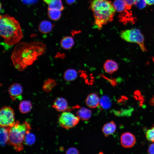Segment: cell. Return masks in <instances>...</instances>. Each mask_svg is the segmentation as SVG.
Wrapping results in <instances>:
<instances>
[{"label":"cell","instance_id":"obj_1","mask_svg":"<svg viewBox=\"0 0 154 154\" xmlns=\"http://www.w3.org/2000/svg\"><path fill=\"white\" fill-rule=\"evenodd\" d=\"M46 50V45L41 42H19L12 51L11 58L14 67L23 71L43 55Z\"/></svg>","mask_w":154,"mask_h":154},{"label":"cell","instance_id":"obj_2","mask_svg":"<svg viewBox=\"0 0 154 154\" xmlns=\"http://www.w3.org/2000/svg\"><path fill=\"white\" fill-rule=\"evenodd\" d=\"M0 34L4 43L9 46L19 42L23 36L19 22L7 14L0 15Z\"/></svg>","mask_w":154,"mask_h":154},{"label":"cell","instance_id":"obj_3","mask_svg":"<svg viewBox=\"0 0 154 154\" xmlns=\"http://www.w3.org/2000/svg\"><path fill=\"white\" fill-rule=\"evenodd\" d=\"M93 13L95 25L100 30L113 21L116 10L113 3L108 0H93L90 5Z\"/></svg>","mask_w":154,"mask_h":154},{"label":"cell","instance_id":"obj_4","mask_svg":"<svg viewBox=\"0 0 154 154\" xmlns=\"http://www.w3.org/2000/svg\"><path fill=\"white\" fill-rule=\"evenodd\" d=\"M31 129L30 124L25 122L20 123L17 121L14 125L10 127L9 131V144L12 146L17 151L23 149V143L27 131Z\"/></svg>","mask_w":154,"mask_h":154},{"label":"cell","instance_id":"obj_5","mask_svg":"<svg viewBox=\"0 0 154 154\" xmlns=\"http://www.w3.org/2000/svg\"><path fill=\"white\" fill-rule=\"evenodd\" d=\"M120 35L123 40L127 42L137 43L142 51H146L144 37L139 29H133L125 30L121 32Z\"/></svg>","mask_w":154,"mask_h":154},{"label":"cell","instance_id":"obj_6","mask_svg":"<svg viewBox=\"0 0 154 154\" xmlns=\"http://www.w3.org/2000/svg\"><path fill=\"white\" fill-rule=\"evenodd\" d=\"M14 112L9 106H4L0 110L1 127H11L15 124Z\"/></svg>","mask_w":154,"mask_h":154},{"label":"cell","instance_id":"obj_7","mask_svg":"<svg viewBox=\"0 0 154 154\" xmlns=\"http://www.w3.org/2000/svg\"><path fill=\"white\" fill-rule=\"evenodd\" d=\"M80 118L73 114L65 112L60 115L58 119L60 125L66 129H69L75 127L79 122Z\"/></svg>","mask_w":154,"mask_h":154},{"label":"cell","instance_id":"obj_8","mask_svg":"<svg viewBox=\"0 0 154 154\" xmlns=\"http://www.w3.org/2000/svg\"><path fill=\"white\" fill-rule=\"evenodd\" d=\"M8 92L11 99L14 101L18 99L21 100L23 93V88L21 85L18 83H14L9 87Z\"/></svg>","mask_w":154,"mask_h":154},{"label":"cell","instance_id":"obj_9","mask_svg":"<svg viewBox=\"0 0 154 154\" xmlns=\"http://www.w3.org/2000/svg\"><path fill=\"white\" fill-rule=\"evenodd\" d=\"M121 145L125 148H130L133 147L136 142V139L132 133L127 132L122 134L120 138Z\"/></svg>","mask_w":154,"mask_h":154},{"label":"cell","instance_id":"obj_10","mask_svg":"<svg viewBox=\"0 0 154 154\" xmlns=\"http://www.w3.org/2000/svg\"><path fill=\"white\" fill-rule=\"evenodd\" d=\"M118 68L117 63L112 59L107 60L103 65V68L105 71L109 74H112L117 71Z\"/></svg>","mask_w":154,"mask_h":154},{"label":"cell","instance_id":"obj_11","mask_svg":"<svg viewBox=\"0 0 154 154\" xmlns=\"http://www.w3.org/2000/svg\"><path fill=\"white\" fill-rule=\"evenodd\" d=\"M100 99L96 93H92L89 94L86 97L85 102L86 105L91 108L96 107L100 104Z\"/></svg>","mask_w":154,"mask_h":154},{"label":"cell","instance_id":"obj_12","mask_svg":"<svg viewBox=\"0 0 154 154\" xmlns=\"http://www.w3.org/2000/svg\"><path fill=\"white\" fill-rule=\"evenodd\" d=\"M52 107L58 111L63 112L67 109L68 103L65 98L62 97H58L54 101Z\"/></svg>","mask_w":154,"mask_h":154},{"label":"cell","instance_id":"obj_13","mask_svg":"<svg viewBox=\"0 0 154 154\" xmlns=\"http://www.w3.org/2000/svg\"><path fill=\"white\" fill-rule=\"evenodd\" d=\"M10 128V127H1L0 143L2 146L9 144Z\"/></svg>","mask_w":154,"mask_h":154},{"label":"cell","instance_id":"obj_14","mask_svg":"<svg viewBox=\"0 0 154 154\" xmlns=\"http://www.w3.org/2000/svg\"><path fill=\"white\" fill-rule=\"evenodd\" d=\"M54 27L53 25L50 21L44 20L41 21L39 24V31L43 34H48L52 30Z\"/></svg>","mask_w":154,"mask_h":154},{"label":"cell","instance_id":"obj_15","mask_svg":"<svg viewBox=\"0 0 154 154\" xmlns=\"http://www.w3.org/2000/svg\"><path fill=\"white\" fill-rule=\"evenodd\" d=\"M74 44V39L70 36H67L64 37L60 42V45L61 47L66 50L71 49Z\"/></svg>","mask_w":154,"mask_h":154},{"label":"cell","instance_id":"obj_16","mask_svg":"<svg viewBox=\"0 0 154 154\" xmlns=\"http://www.w3.org/2000/svg\"><path fill=\"white\" fill-rule=\"evenodd\" d=\"M116 126L114 122L112 121L105 124L103 126L102 131L104 135L107 137L115 132Z\"/></svg>","mask_w":154,"mask_h":154},{"label":"cell","instance_id":"obj_17","mask_svg":"<svg viewBox=\"0 0 154 154\" xmlns=\"http://www.w3.org/2000/svg\"><path fill=\"white\" fill-rule=\"evenodd\" d=\"M76 114L80 119L83 120L87 121L90 118L92 112L89 109L82 107L78 110Z\"/></svg>","mask_w":154,"mask_h":154},{"label":"cell","instance_id":"obj_18","mask_svg":"<svg viewBox=\"0 0 154 154\" xmlns=\"http://www.w3.org/2000/svg\"><path fill=\"white\" fill-rule=\"evenodd\" d=\"M78 76V73L76 71L73 69H68L65 72L64 74V78L65 80L70 82L74 80Z\"/></svg>","mask_w":154,"mask_h":154},{"label":"cell","instance_id":"obj_19","mask_svg":"<svg viewBox=\"0 0 154 154\" xmlns=\"http://www.w3.org/2000/svg\"><path fill=\"white\" fill-rule=\"evenodd\" d=\"M32 107V104L30 101L23 100L19 104V110L21 113L26 114L31 111Z\"/></svg>","mask_w":154,"mask_h":154},{"label":"cell","instance_id":"obj_20","mask_svg":"<svg viewBox=\"0 0 154 154\" xmlns=\"http://www.w3.org/2000/svg\"><path fill=\"white\" fill-rule=\"evenodd\" d=\"M57 84L55 80L51 78H48L44 82L42 86L43 90L45 92H49Z\"/></svg>","mask_w":154,"mask_h":154},{"label":"cell","instance_id":"obj_21","mask_svg":"<svg viewBox=\"0 0 154 154\" xmlns=\"http://www.w3.org/2000/svg\"><path fill=\"white\" fill-rule=\"evenodd\" d=\"M48 5V9H57L61 11L64 9L61 0H50Z\"/></svg>","mask_w":154,"mask_h":154},{"label":"cell","instance_id":"obj_22","mask_svg":"<svg viewBox=\"0 0 154 154\" xmlns=\"http://www.w3.org/2000/svg\"><path fill=\"white\" fill-rule=\"evenodd\" d=\"M61 11L57 9H48V16L50 19L54 21L57 20L61 16Z\"/></svg>","mask_w":154,"mask_h":154},{"label":"cell","instance_id":"obj_23","mask_svg":"<svg viewBox=\"0 0 154 154\" xmlns=\"http://www.w3.org/2000/svg\"><path fill=\"white\" fill-rule=\"evenodd\" d=\"M36 137L35 135L30 132V130H28L25 135L24 143L27 145H33L35 142Z\"/></svg>","mask_w":154,"mask_h":154},{"label":"cell","instance_id":"obj_24","mask_svg":"<svg viewBox=\"0 0 154 154\" xmlns=\"http://www.w3.org/2000/svg\"><path fill=\"white\" fill-rule=\"evenodd\" d=\"M113 5L116 11L119 13L126 8L125 3L123 0H115Z\"/></svg>","mask_w":154,"mask_h":154},{"label":"cell","instance_id":"obj_25","mask_svg":"<svg viewBox=\"0 0 154 154\" xmlns=\"http://www.w3.org/2000/svg\"><path fill=\"white\" fill-rule=\"evenodd\" d=\"M100 104L103 108L108 109L111 105V103L109 98L108 96H104L102 97L100 99Z\"/></svg>","mask_w":154,"mask_h":154},{"label":"cell","instance_id":"obj_26","mask_svg":"<svg viewBox=\"0 0 154 154\" xmlns=\"http://www.w3.org/2000/svg\"><path fill=\"white\" fill-rule=\"evenodd\" d=\"M133 110L132 108L123 109L119 111H116L115 114L116 115L120 116H130Z\"/></svg>","mask_w":154,"mask_h":154},{"label":"cell","instance_id":"obj_27","mask_svg":"<svg viewBox=\"0 0 154 154\" xmlns=\"http://www.w3.org/2000/svg\"><path fill=\"white\" fill-rule=\"evenodd\" d=\"M146 136L148 141L154 143V125L147 131Z\"/></svg>","mask_w":154,"mask_h":154},{"label":"cell","instance_id":"obj_28","mask_svg":"<svg viewBox=\"0 0 154 154\" xmlns=\"http://www.w3.org/2000/svg\"><path fill=\"white\" fill-rule=\"evenodd\" d=\"M124 1L126 9L130 10L131 8L132 5H135L136 0H123Z\"/></svg>","mask_w":154,"mask_h":154},{"label":"cell","instance_id":"obj_29","mask_svg":"<svg viewBox=\"0 0 154 154\" xmlns=\"http://www.w3.org/2000/svg\"><path fill=\"white\" fill-rule=\"evenodd\" d=\"M146 4L145 0H136L135 5L137 8L141 9L144 8Z\"/></svg>","mask_w":154,"mask_h":154},{"label":"cell","instance_id":"obj_30","mask_svg":"<svg viewBox=\"0 0 154 154\" xmlns=\"http://www.w3.org/2000/svg\"><path fill=\"white\" fill-rule=\"evenodd\" d=\"M79 153L78 151L74 147L70 148L66 151V153L67 154H77Z\"/></svg>","mask_w":154,"mask_h":154},{"label":"cell","instance_id":"obj_31","mask_svg":"<svg viewBox=\"0 0 154 154\" xmlns=\"http://www.w3.org/2000/svg\"><path fill=\"white\" fill-rule=\"evenodd\" d=\"M22 2L25 4L31 5L37 2L38 0H21Z\"/></svg>","mask_w":154,"mask_h":154},{"label":"cell","instance_id":"obj_32","mask_svg":"<svg viewBox=\"0 0 154 154\" xmlns=\"http://www.w3.org/2000/svg\"><path fill=\"white\" fill-rule=\"evenodd\" d=\"M148 152L150 154H154V143L150 145L148 149Z\"/></svg>","mask_w":154,"mask_h":154},{"label":"cell","instance_id":"obj_33","mask_svg":"<svg viewBox=\"0 0 154 154\" xmlns=\"http://www.w3.org/2000/svg\"><path fill=\"white\" fill-rule=\"evenodd\" d=\"M146 4L149 5L154 4V0H145Z\"/></svg>","mask_w":154,"mask_h":154},{"label":"cell","instance_id":"obj_34","mask_svg":"<svg viewBox=\"0 0 154 154\" xmlns=\"http://www.w3.org/2000/svg\"><path fill=\"white\" fill-rule=\"evenodd\" d=\"M76 0H66V2L69 4L73 3Z\"/></svg>","mask_w":154,"mask_h":154},{"label":"cell","instance_id":"obj_35","mask_svg":"<svg viewBox=\"0 0 154 154\" xmlns=\"http://www.w3.org/2000/svg\"><path fill=\"white\" fill-rule=\"evenodd\" d=\"M150 104L152 105L154 104V97L153 98L151 99Z\"/></svg>","mask_w":154,"mask_h":154},{"label":"cell","instance_id":"obj_36","mask_svg":"<svg viewBox=\"0 0 154 154\" xmlns=\"http://www.w3.org/2000/svg\"><path fill=\"white\" fill-rule=\"evenodd\" d=\"M48 5L49 3L50 0H43Z\"/></svg>","mask_w":154,"mask_h":154}]
</instances>
